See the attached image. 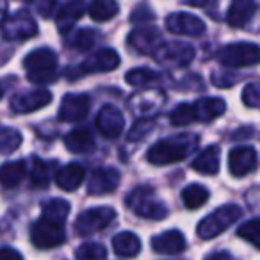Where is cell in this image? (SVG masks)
I'll use <instances>...</instances> for the list:
<instances>
[{"mask_svg": "<svg viewBox=\"0 0 260 260\" xmlns=\"http://www.w3.org/2000/svg\"><path fill=\"white\" fill-rule=\"evenodd\" d=\"M237 235L244 241H248L249 244H253L255 248L260 249V217L251 221H246L242 226H239Z\"/></svg>", "mask_w": 260, "mask_h": 260, "instance_id": "36", "label": "cell"}, {"mask_svg": "<svg viewBox=\"0 0 260 260\" xmlns=\"http://www.w3.org/2000/svg\"><path fill=\"white\" fill-rule=\"evenodd\" d=\"M170 121L171 125L175 126H184L189 125V123L196 121V111H194V105L191 104H180L173 109L170 116Z\"/></svg>", "mask_w": 260, "mask_h": 260, "instance_id": "35", "label": "cell"}, {"mask_svg": "<svg viewBox=\"0 0 260 260\" xmlns=\"http://www.w3.org/2000/svg\"><path fill=\"white\" fill-rule=\"evenodd\" d=\"M241 216H242L241 207L234 205V203H228V205L219 207V209H216L212 214L203 217L198 223L196 234H198V237L203 239V241H209V239H214L219 234H223V232L226 230L228 226H232Z\"/></svg>", "mask_w": 260, "mask_h": 260, "instance_id": "4", "label": "cell"}, {"mask_svg": "<svg viewBox=\"0 0 260 260\" xmlns=\"http://www.w3.org/2000/svg\"><path fill=\"white\" fill-rule=\"evenodd\" d=\"M52 102V94L47 89H30L23 91L20 94H15L11 100V111L16 114H27V112H34L38 109L45 107Z\"/></svg>", "mask_w": 260, "mask_h": 260, "instance_id": "12", "label": "cell"}, {"mask_svg": "<svg viewBox=\"0 0 260 260\" xmlns=\"http://www.w3.org/2000/svg\"><path fill=\"white\" fill-rule=\"evenodd\" d=\"M126 82L132 84L136 87H143V89H155L153 86H159L162 82L164 77L160 73L153 72L150 68H136L125 75Z\"/></svg>", "mask_w": 260, "mask_h": 260, "instance_id": "28", "label": "cell"}, {"mask_svg": "<svg viewBox=\"0 0 260 260\" xmlns=\"http://www.w3.org/2000/svg\"><path fill=\"white\" fill-rule=\"evenodd\" d=\"M91 107V100L87 94L72 93L64 94L59 107V119L66 123H79L87 118Z\"/></svg>", "mask_w": 260, "mask_h": 260, "instance_id": "10", "label": "cell"}, {"mask_svg": "<svg viewBox=\"0 0 260 260\" xmlns=\"http://www.w3.org/2000/svg\"><path fill=\"white\" fill-rule=\"evenodd\" d=\"M192 105L196 111V119L200 121H212L226 111V104L221 98H200Z\"/></svg>", "mask_w": 260, "mask_h": 260, "instance_id": "25", "label": "cell"}, {"mask_svg": "<svg viewBox=\"0 0 260 260\" xmlns=\"http://www.w3.org/2000/svg\"><path fill=\"white\" fill-rule=\"evenodd\" d=\"M116 219V210L111 207H94L87 209L75 219L77 235H91L94 232H100L107 228Z\"/></svg>", "mask_w": 260, "mask_h": 260, "instance_id": "9", "label": "cell"}, {"mask_svg": "<svg viewBox=\"0 0 260 260\" xmlns=\"http://www.w3.org/2000/svg\"><path fill=\"white\" fill-rule=\"evenodd\" d=\"M166 29L180 36L198 38L205 32V23L198 16L189 13H173L166 18Z\"/></svg>", "mask_w": 260, "mask_h": 260, "instance_id": "14", "label": "cell"}, {"mask_svg": "<svg viewBox=\"0 0 260 260\" xmlns=\"http://www.w3.org/2000/svg\"><path fill=\"white\" fill-rule=\"evenodd\" d=\"M30 241L40 249H52L64 244L66 232L64 224L50 221L47 217H40L36 223L30 226Z\"/></svg>", "mask_w": 260, "mask_h": 260, "instance_id": "7", "label": "cell"}, {"mask_svg": "<svg viewBox=\"0 0 260 260\" xmlns=\"http://www.w3.org/2000/svg\"><path fill=\"white\" fill-rule=\"evenodd\" d=\"M217 61L226 68H246L260 64V47L255 43H232L217 52Z\"/></svg>", "mask_w": 260, "mask_h": 260, "instance_id": "5", "label": "cell"}, {"mask_svg": "<svg viewBox=\"0 0 260 260\" xmlns=\"http://www.w3.org/2000/svg\"><path fill=\"white\" fill-rule=\"evenodd\" d=\"M153 59L164 68H184L194 59V48L184 41H166L155 50Z\"/></svg>", "mask_w": 260, "mask_h": 260, "instance_id": "8", "label": "cell"}, {"mask_svg": "<svg viewBox=\"0 0 260 260\" xmlns=\"http://www.w3.org/2000/svg\"><path fill=\"white\" fill-rule=\"evenodd\" d=\"M119 180H121V175L116 168H98L91 173L87 182V192L93 196L109 194L118 189Z\"/></svg>", "mask_w": 260, "mask_h": 260, "instance_id": "16", "label": "cell"}, {"mask_svg": "<svg viewBox=\"0 0 260 260\" xmlns=\"http://www.w3.org/2000/svg\"><path fill=\"white\" fill-rule=\"evenodd\" d=\"M185 246H187L185 237L178 230L162 232L160 235H155V237L152 239L153 251L160 253V255H177V253L184 251Z\"/></svg>", "mask_w": 260, "mask_h": 260, "instance_id": "19", "label": "cell"}, {"mask_svg": "<svg viewBox=\"0 0 260 260\" xmlns=\"http://www.w3.org/2000/svg\"><path fill=\"white\" fill-rule=\"evenodd\" d=\"M23 68L32 84H50L57 77V54L52 48H36L25 55Z\"/></svg>", "mask_w": 260, "mask_h": 260, "instance_id": "2", "label": "cell"}, {"mask_svg": "<svg viewBox=\"0 0 260 260\" xmlns=\"http://www.w3.org/2000/svg\"><path fill=\"white\" fill-rule=\"evenodd\" d=\"M119 66V55L112 48H102L96 54L87 57L79 70L82 73H100V72H111V70Z\"/></svg>", "mask_w": 260, "mask_h": 260, "instance_id": "18", "label": "cell"}, {"mask_svg": "<svg viewBox=\"0 0 260 260\" xmlns=\"http://www.w3.org/2000/svg\"><path fill=\"white\" fill-rule=\"evenodd\" d=\"M119 11L116 0H93L89 6V16L94 22H109Z\"/></svg>", "mask_w": 260, "mask_h": 260, "instance_id": "32", "label": "cell"}, {"mask_svg": "<svg viewBox=\"0 0 260 260\" xmlns=\"http://www.w3.org/2000/svg\"><path fill=\"white\" fill-rule=\"evenodd\" d=\"M96 128L104 138L116 139L125 128V118L114 105H104L96 116Z\"/></svg>", "mask_w": 260, "mask_h": 260, "instance_id": "15", "label": "cell"}, {"mask_svg": "<svg viewBox=\"0 0 260 260\" xmlns=\"http://www.w3.org/2000/svg\"><path fill=\"white\" fill-rule=\"evenodd\" d=\"M205 260H235V258L230 255V253H226V251H217V253H212V255H209Z\"/></svg>", "mask_w": 260, "mask_h": 260, "instance_id": "43", "label": "cell"}, {"mask_svg": "<svg viewBox=\"0 0 260 260\" xmlns=\"http://www.w3.org/2000/svg\"><path fill=\"white\" fill-rule=\"evenodd\" d=\"M64 146L73 153H87L94 148V139L87 128H77L64 138Z\"/></svg>", "mask_w": 260, "mask_h": 260, "instance_id": "27", "label": "cell"}, {"mask_svg": "<svg viewBox=\"0 0 260 260\" xmlns=\"http://www.w3.org/2000/svg\"><path fill=\"white\" fill-rule=\"evenodd\" d=\"M55 168H57L55 160H43L40 157H32L29 168V178L34 187H47L50 178L54 177Z\"/></svg>", "mask_w": 260, "mask_h": 260, "instance_id": "22", "label": "cell"}, {"mask_svg": "<svg viewBox=\"0 0 260 260\" xmlns=\"http://www.w3.org/2000/svg\"><path fill=\"white\" fill-rule=\"evenodd\" d=\"M242 102L251 109H260V82L248 84L242 91Z\"/></svg>", "mask_w": 260, "mask_h": 260, "instance_id": "38", "label": "cell"}, {"mask_svg": "<svg viewBox=\"0 0 260 260\" xmlns=\"http://www.w3.org/2000/svg\"><path fill=\"white\" fill-rule=\"evenodd\" d=\"M2 36L8 41H23L38 36V25L32 15L25 9L15 11L13 15H4Z\"/></svg>", "mask_w": 260, "mask_h": 260, "instance_id": "6", "label": "cell"}, {"mask_svg": "<svg viewBox=\"0 0 260 260\" xmlns=\"http://www.w3.org/2000/svg\"><path fill=\"white\" fill-rule=\"evenodd\" d=\"M153 130V119H143V121H138L128 132V139L130 141H139V139L146 138Z\"/></svg>", "mask_w": 260, "mask_h": 260, "instance_id": "39", "label": "cell"}, {"mask_svg": "<svg viewBox=\"0 0 260 260\" xmlns=\"http://www.w3.org/2000/svg\"><path fill=\"white\" fill-rule=\"evenodd\" d=\"M86 13V2L84 0H70L68 4H64L57 13V29L61 30V34H68L73 29L77 22L82 18V15Z\"/></svg>", "mask_w": 260, "mask_h": 260, "instance_id": "20", "label": "cell"}, {"mask_svg": "<svg viewBox=\"0 0 260 260\" xmlns=\"http://www.w3.org/2000/svg\"><path fill=\"white\" fill-rule=\"evenodd\" d=\"M187 4H191V6H205L207 0H187Z\"/></svg>", "mask_w": 260, "mask_h": 260, "instance_id": "44", "label": "cell"}, {"mask_svg": "<svg viewBox=\"0 0 260 260\" xmlns=\"http://www.w3.org/2000/svg\"><path fill=\"white\" fill-rule=\"evenodd\" d=\"M112 248H114L116 255L123 256V258H132V256H138L141 251V241L132 232H119L118 235L112 237Z\"/></svg>", "mask_w": 260, "mask_h": 260, "instance_id": "23", "label": "cell"}, {"mask_svg": "<svg viewBox=\"0 0 260 260\" xmlns=\"http://www.w3.org/2000/svg\"><path fill=\"white\" fill-rule=\"evenodd\" d=\"M20 145H22V134L18 130L9 128V126H4L0 130V152H2V155H9L16 148H20Z\"/></svg>", "mask_w": 260, "mask_h": 260, "instance_id": "33", "label": "cell"}, {"mask_svg": "<svg viewBox=\"0 0 260 260\" xmlns=\"http://www.w3.org/2000/svg\"><path fill=\"white\" fill-rule=\"evenodd\" d=\"M41 210H43V216L41 217H47L50 221L64 224L66 217L70 214V203L61 198H52L47 200L45 203H41Z\"/></svg>", "mask_w": 260, "mask_h": 260, "instance_id": "30", "label": "cell"}, {"mask_svg": "<svg viewBox=\"0 0 260 260\" xmlns=\"http://www.w3.org/2000/svg\"><path fill=\"white\" fill-rule=\"evenodd\" d=\"M256 11L255 0H232L230 8L226 13V22L230 27H244L253 18Z\"/></svg>", "mask_w": 260, "mask_h": 260, "instance_id": "21", "label": "cell"}, {"mask_svg": "<svg viewBox=\"0 0 260 260\" xmlns=\"http://www.w3.org/2000/svg\"><path fill=\"white\" fill-rule=\"evenodd\" d=\"M84 180V168L77 162L66 164L64 168L55 173V182L57 185L62 189V191H75V189L80 187Z\"/></svg>", "mask_w": 260, "mask_h": 260, "instance_id": "24", "label": "cell"}, {"mask_svg": "<svg viewBox=\"0 0 260 260\" xmlns=\"http://www.w3.org/2000/svg\"><path fill=\"white\" fill-rule=\"evenodd\" d=\"M209 198H210L209 189L200 184H191L182 191V202H184V205L189 210L200 209V207L209 202Z\"/></svg>", "mask_w": 260, "mask_h": 260, "instance_id": "31", "label": "cell"}, {"mask_svg": "<svg viewBox=\"0 0 260 260\" xmlns=\"http://www.w3.org/2000/svg\"><path fill=\"white\" fill-rule=\"evenodd\" d=\"M0 260H23V258L16 249L6 246V248H2V251H0Z\"/></svg>", "mask_w": 260, "mask_h": 260, "instance_id": "42", "label": "cell"}, {"mask_svg": "<svg viewBox=\"0 0 260 260\" xmlns=\"http://www.w3.org/2000/svg\"><path fill=\"white\" fill-rule=\"evenodd\" d=\"M34 6L41 16H50L55 8V0H34Z\"/></svg>", "mask_w": 260, "mask_h": 260, "instance_id": "41", "label": "cell"}, {"mask_svg": "<svg viewBox=\"0 0 260 260\" xmlns=\"http://www.w3.org/2000/svg\"><path fill=\"white\" fill-rule=\"evenodd\" d=\"M126 207H128L136 216L145 217V219L160 221L168 217V207L160 200H157L155 191L148 185L136 187L134 191L126 196Z\"/></svg>", "mask_w": 260, "mask_h": 260, "instance_id": "3", "label": "cell"}, {"mask_svg": "<svg viewBox=\"0 0 260 260\" xmlns=\"http://www.w3.org/2000/svg\"><path fill=\"white\" fill-rule=\"evenodd\" d=\"M128 47L136 50L138 54H155V50L164 43L160 32L155 27H139L130 32L128 40H126Z\"/></svg>", "mask_w": 260, "mask_h": 260, "instance_id": "13", "label": "cell"}, {"mask_svg": "<svg viewBox=\"0 0 260 260\" xmlns=\"http://www.w3.org/2000/svg\"><path fill=\"white\" fill-rule=\"evenodd\" d=\"M77 260H105L107 251L100 242H84L75 251Z\"/></svg>", "mask_w": 260, "mask_h": 260, "instance_id": "34", "label": "cell"}, {"mask_svg": "<svg viewBox=\"0 0 260 260\" xmlns=\"http://www.w3.org/2000/svg\"><path fill=\"white\" fill-rule=\"evenodd\" d=\"M96 43V32L91 29H80L77 30L75 34H73L72 41H70V45H72L75 50L79 52H86L89 50L93 45Z\"/></svg>", "mask_w": 260, "mask_h": 260, "instance_id": "37", "label": "cell"}, {"mask_svg": "<svg viewBox=\"0 0 260 260\" xmlns=\"http://www.w3.org/2000/svg\"><path fill=\"white\" fill-rule=\"evenodd\" d=\"M200 138L196 134H177L157 141L146 153L150 164L166 166L178 160H184L198 148Z\"/></svg>", "mask_w": 260, "mask_h": 260, "instance_id": "1", "label": "cell"}, {"mask_svg": "<svg viewBox=\"0 0 260 260\" xmlns=\"http://www.w3.org/2000/svg\"><path fill=\"white\" fill-rule=\"evenodd\" d=\"M130 20H132V23L150 22V20H153V13L148 6H138V8L134 9V13H132V16H130Z\"/></svg>", "mask_w": 260, "mask_h": 260, "instance_id": "40", "label": "cell"}, {"mask_svg": "<svg viewBox=\"0 0 260 260\" xmlns=\"http://www.w3.org/2000/svg\"><path fill=\"white\" fill-rule=\"evenodd\" d=\"M27 175V164L25 160H13V162H6L2 166V185L6 189H13L20 185V182L25 178Z\"/></svg>", "mask_w": 260, "mask_h": 260, "instance_id": "29", "label": "cell"}, {"mask_svg": "<svg viewBox=\"0 0 260 260\" xmlns=\"http://www.w3.org/2000/svg\"><path fill=\"white\" fill-rule=\"evenodd\" d=\"M192 170L202 175H216L219 171V146H207L192 160Z\"/></svg>", "mask_w": 260, "mask_h": 260, "instance_id": "26", "label": "cell"}, {"mask_svg": "<svg viewBox=\"0 0 260 260\" xmlns=\"http://www.w3.org/2000/svg\"><path fill=\"white\" fill-rule=\"evenodd\" d=\"M164 105V94L159 89H143L130 96L128 107L136 116H143V119H150Z\"/></svg>", "mask_w": 260, "mask_h": 260, "instance_id": "11", "label": "cell"}, {"mask_svg": "<svg viewBox=\"0 0 260 260\" xmlns=\"http://www.w3.org/2000/svg\"><path fill=\"white\" fill-rule=\"evenodd\" d=\"M256 166H258V159L251 146H235L228 153V168L234 177H246L255 171Z\"/></svg>", "mask_w": 260, "mask_h": 260, "instance_id": "17", "label": "cell"}]
</instances>
